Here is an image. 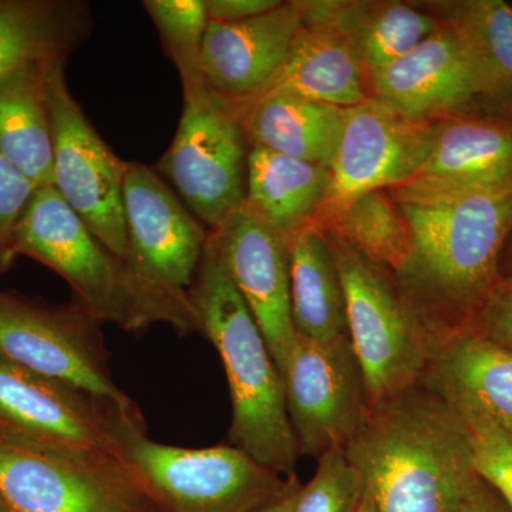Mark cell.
Returning a JSON list of instances; mask_svg holds the SVG:
<instances>
[{
    "mask_svg": "<svg viewBox=\"0 0 512 512\" xmlns=\"http://www.w3.org/2000/svg\"><path fill=\"white\" fill-rule=\"evenodd\" d=\"M0 505L5 512H143L153 508L113 454L47 450L2 437Z\"/></svg>",
    "mask_w": 512,
    "mask_h": 512,
    "instance_id": "cell-9",
    "label": "cell"
},
{
    "mask_svg": "<svg viewBox=\"0 0 512 512\" xmlns=\"http://www.w3.org/2000/svg\"><path fill=\"white\" fill-rule=\"evenodd\" d=\"M387 191L412 234L409 255L393 275L436 350L470 328L501 279L512 232V184L450 191L406 183Z\"/></svg>",
    "mask_w": 512,
    "mask_h": 512,
    "instance_id": "cell-1",
    "label": "cell"
},
{
    "mask_svg": "<svg viewBox=\"0 0 512 512\" xmlns=\"http://www.w3.org/2000/svg\"><path fill=\"white\" fill-rule=\"evenodd\" d=\"M143 512H158V511L154 510V508H150V510H146V511H143Z\"/></svg>",
    "mask_w": 512,
    "mask_h": 512,
    "instance_id": "cell-39",
    "label": "cell"
},
{
    "mask_svg": "<svg viewBox=\"0 0 512 512\" xmlns=\"http://www.w3.org/2000/svg\"><path fill=\"white\" fill-rule=\"evenodd\" d=\"M266 93L292 94L340 109L372 99L369 77L348 37L339 30L303 23L281 72L262 94Z\"/></svg>",
    "mask_w": 512,
    "mask_h": 512,
    "instance_id": "cell-23",
    "label": "cell"
},
{
    "mask_svg": "<svg viewBox=\"0 0 512 512\" xmlns=\"http://www.w3.org/2000/svg\"><path fill=\"white\" fill-rule=\"evenodd\" d=\"M0 274H2V271H0Z\"/></svg>",
    "mask_w": 512,
    "mask_h": 512,
    "instance_id": "cell-41",
    "label": "cell"
},
{
    "mask_svg": "<svg viewBox=\"0 0 512 512\" xmlns=\"http://www.w3.org/2000/svg\"><path fill=\"white\" fill-rule=\"evenodd\" d=\"M37 187L0 151V271L13 262V232Z\"/></svg>",
    "mask_w": 512,
    "mask_h": 512,
    "instance_id": "cell-32",
    "label": "cell"
},
{
    "mask_svg": "<svg viewBox=\"0 0 512 512\" xmlns=\"http://www.w3.org/2000/svg\"><path fill=\"white\" fill-rule=\"evenodd\" d=\"M284 384L301 456L345 450L369 421L372 404L349 338L318 343L298 336Z\"/></svg>",
    "mask_w": 512,
    "mask_h": 512,
    "instance_id": "cell-11",
    "label": "cell"
},
{
    "mask_svg": "<svg viewBox=\"0 0 512 512\" xmlns=\"http://www.w3.org/2000/svg\"><path fill=\"white\" fill-rule=\"evenodd\" d=\"M329 167L251 147L245 205L288 244L315 224L328 194Z\"/></svg>",
    "mask_w": 512,
    "mask_h": 512,
    "instance_id": "cell-24",
    "label": "cell"
},
{
    "mask_svg": "<svg viewBox=\"0 0 512 512\" xmlns=\"http://www.w3.org/2000/svg\"><path fill=\"white\" fill-rule=\"evenodd\" d=\"M235 104L249 147L329 167L345 109L284 93H266Z\"/></svg>",
    "mask_w": 512,
    "mask_h": 512,
    "instance_id": "cell-25",
    "label": "cell"
},
{
    "mask_svg": "<svg viewBox=\"0 0 512 512\" xmlns=\"http://www.w3.org/2000/svg\"><path fill=\"white\" fill-rule=\"evenodd\" d=\"M143 8L157 28L165 53L177 67L181 84L204 82L200 56L210 23L205 0H144Z\"/></svg>",
    "mask_w": 512,
    "mask_h": 512,
    "instance_id": "cell-29",
    "label": "cell"
},
{
    "mask_svg": "<svg viewBox=\"0 0 512 512\" xmlns=\"http://www.w3.org/2000/svg\"><path fill=\"white\" fill-rule=\"evenodd\" d=\"M473 74L477 101L512 123V8L503 0L433 2Z\"/></svg>",
    "mask_w": 512,
    "mask_h": 512,
    "instance_id": "cell-22",
    "label": "cell"
},
{
    "mask_svg": "<svg viewBox=\"0 0 512 512\" xmlns=\"http://www.w3.org/2000/svg\"><path fill=\"white\" fill-rule=\"evenodd\" d=\"M355 512H376L375 505H373L372 495H370L369 491H363L362 500H360L359 505H357Z\"/></svg>",
    "mask_w": 512,
    "mask_h": 512,
    "instance_id": "cell-37",
    "label": "cell"
},
{
    "mask_svg": "<svg viewBox=\"0 0 512 512\" xmlns=\"http://www.w3.org/2000/svg\"><path fill=\"white\" fill-rule=\"evenodd\" d=\"M282 3L281 0H205L208 19L228 23L258 18Z\"/></svg>",
    "mask_w": 512,
    "mask_h": 512,
    "instance_id": "cell-34",
    "label": "cell"
},
{
    "mask_svg": "<svg viewBox=\"0 0 512 512\" xmlns=\"http://www.w3.org/2000/svg\"><path fill=\"white\" fill-rule=\"evenodd\" d=\"M325 234L345 292L350 343L373 407L423 379L434 343L392 272L338 235Z\"/></svg>",
    "mask_w": 512,
    "mask_h": 512,
    "instance_id": "cell-6",
    "label": "cell"
},
{
    "mask_svg": "<svg viewBox=\"0 0 512 512\" xmlns=\"http://www.w3.org/2000/svg\"><path fill=\"white\" fill-rule=\"evenodd\" d=\"M301 26L292 2L242 22L210 20L200 56L208 89L238 104L254 100L281 72Z\"/></svg>",
    "mask_w": 512,
    "mask_h": 512,
    "instance_id": "cell-16",
    "label": "cell"
},
{
    "mask_svg": "<svg viewBox=\"0 0 512 512\" xmlns=\"http://www.w3.org/2000/svg\"><path fill=\"white\" fill-rule=\"evenodd\" d=\"M232 282L251 311L284 377L295 348L288 248L265 224L241 205L211 232Z\"/></svg>",
    "mask_w": 512,
    "mask_h": 512,
    "instance_id": "cell-15",
    "label": "cell"
},
{
    "mask_svg": "<svg viewBox=\"0 0 512 512\" xmlns=\"http://www.w3.org/2000/svg\"><path fill=\"white\" fill-rule=\"evenodd\" d=\"M64 66V62L53 64L46 74L53 131V188L101 244L127 261L123 208L127 163L107 146L74 100Z\"/></svg>",
    "mask_w": 512,
    "mask_h": 512,
    "instance_id": "cell-10",
    "label": "cell"
},
{
    "mask_svg": "<svg viewBox=\"0 0 512 512\" xmlns=\"http://www.w3.org/2000/svg\"><path fill=\"white\" fill-rule=\"evenodd\" d=\"M286 248L296 335L318 343L349 338L345 292L325 231L309 225Z\"/></svg>",
    "mask_w": 512,
    "mask_h": 512,
    "instance_id": "cell-26",
    "label": "cell"
},
{
    "mask_svg": "<svg viewBox=\"0 0 512 512\" xmlns=\"http://www.w3.org/2000/svg\"><path fill=\"white\" fill-rule=\"evenodd\" d=\"M456 409L467 427L474 471L512 512V434L483 414L464 407Z\"/></svg>",
    "mask_w": 512,
    "mask_h": 512,
    "instance_id": "cell-31",
    "label": "cell"
},
{
    "mask_svg": "<svg viewBox=\"0 0 512 512\" xmlns=\"http://www.w3.org/2000/svg\"><path fill=\"white\" fill-rule=\"evenodd\" d=\"M470 328L512 349V276L501 278L488 293Z\"/></svg>",
    "mask_w": 512,
    "mask_h": 512,
    "instance_id": "cell-33",
    "label": "cell"
},
{
    "mask_svg": "<svg viewBox=\"0 0 512 512\" xmlns=\"http://www.w3.org/2000/svg\"><path fill=\"white\" fill-rule=\"evenodd\" d=\"M320 229L338 235L392 274L404 264L412 247L409 222L387 190L360 195Z\"/></svg>",
    "mask_w": 512,
    "mask_h": 512,
    "instance_id": "cell-28",
    "label": "cell"
},
{
    "mask_svg": "<svg viewBox=\"0 0 512 512\" xmlns=\"http://www.w3.org/2000/svg\"><path fill=\"white\" fill-rule=\"evenodd\" d=\"M305 25L339 30L352 43L372 87L387 64L416 49L441 28V20L410 3L296 0Z\"/></svg>",
    "mask_w": 512,
    "mask_h": 512,
    "instance_id": "cell-19",
    "label": "cell"
},
{
    "mask_svg": "<svg viewBox=\"0 0 512 512\" xmlns=\"http://www.w3.org/2000/svg\"><path fill=\"white\" fill-rule=\"evenodd\" d=\"M191 301L217 349L232 402L231 446L278 476H295L301 451L286 409L284 377L210 235Z\"/></svg>",
    "mask_w": 512,
    "mask_h": 512,
    "instance_id": "cell-4",
    "label": "cell"
},
{
    "mask_svg": "<svg viewBox=\"0 0 512 512\" xmlns=\"http://www.w3.org/2000/svg\"><path fill=\"white\" fill-rule=\"evenodd\" d=\"M0 512H5V510L2 508V505H0Z\"/></svg>",
    "mask_w": 512,
    "mask_h": 512,
    "instance_id": "cell-40",
    "label": "cell"
},
{
    "mask_svg": "<svg viewBox=\"0 0 512 512\" xmlns=\"http://www.w3.org/2000/svg\"><path fill=\"white\" fill-rule=\"evenodd\" d=\"M505 247H507V252L501 256V259H503L505 256V265L508 266V274L503 276V278L512 276V232L510 238H508L507 244H505Z\"/></svg>",
    "mask_w": 512,
    "mask_h": 512,
    "instance_id": "cell-38",
    "label": "cell"
},
{
    "mask_svg": "<svg viewBox=\"0 0 512 512\" xmlns=\"http://www.w3.org/2000/svg\"><path fill=\"white\" fill-rule=\"evenodd\" d=\"M117 409L128 407L0 359L2 439L47 450L103 451L116 456L113 417Z\"/></svg>",
    "mask_w": 512,
    "mask_h": 512,
    "instance_id": "cell-13",
    "label": "cell"
},
{
    "mask_svg": "<svg viewBox=\"0 0 512 512\" xmlns=\"http://www.w3.org/2000/svg\"><path fill=\"white\" fill-rule=\"evenodd\" d=\"M434 123L406 119L373 97L345 109L328 194L313 225L322 228L366 192L413 180L429 157Z\"/></svg>",
    "mask_w": 512,
    "mask_h": 512,
    "instance_id": "cell-12",
    "label": "cell"
},
{
    "mask_svg": "<svg viewBox=\"0 0 512 512\" xmlns=\"http://www.w3.org/2000/svg\"><path fill=\"white\" fill-rule=\"evenodd\" d=\"M55 271L97 322L140 333L164 323L178 335L200 332L190 295L170 291L101 244L82 218L50 187L37 188L13 232L12 256Z\"/></svg>",
    "mask_w": 512,
    "mask_h": 512,
    "instance_id": "cell-3",
    "label": "cell"
},
{
    "mask_svg": "<svg viewBox=\"0 0 512 512\" xmlns=\"http://www.w3.org/2000/svg\"><path fill=\"white\" fill-rule=\"evenodd\" d=\"M93 30L82 0H0V84L67 62Z\"/></svg>",
    "mask_w": 512,
    "mask_h": 512,
    "instance_id": "cell-21",
    "label": "cell"
},
{
    "mask_svg": "<svg viewBox=\"0 0 512 512\" xmlns=\"http://www.w3.org/2000/svg\"><path fill=\"white\" fill-rule=\"evenodd\" d=\"M343 451L376 512H457L478 478L466 424L424 379L375 404Z\"/></svg>",
    "mask_w": 512,
    "mask_h": 512,
    "instance_id": "cell-2",
    "label": "cell"
},
{
    "mask_svg": "<svg viewBox=\"0 0 512 512\" xmlns=\"http://www.w3.org/2000/svg\"><path fill=\"white\" fill-rule=\"evenodd\" d=\"M100 326L76 301L47 306L0 291V359L116 406H136L111 376Z\"/></svg>",
    "mask_w": 512,
    "mask_h": 512,
    "instance_id": "cell-8",
    "label": "cell"
},
{
    "mask_svg": "<svg viewBox=\"0 0 512 512\" xmlns=\"http://www.w3.org/2000/svg\"><path fill=\"white\" fill-rule=\"evenodd\" d=\"M123 208L128 264L154 284L190 295L211 232L141 163H127Z\"/></svg>",
    "mask_w": 512,
    "mask_h": 512,
    "instance_id": "cell-14",
    "label": "cell"
},
{
    "mask_svg": "<svg viewBox=\"0 0 512 512\" xmlns=\"http://www.w3.org/2000/svg\"><path fill=\"white\" fill-rule=\"evenodd\" d=\"M457 512H511L503 498L480 477L468 491Z\"/></svg>",
    "mask_w": 512,
    "mask_h": 512,
    "instance_id": "cell-35",
    "label": "cell"
},
{
    "mask_svg": "<svg viewBox=\"0 0 512 512\" xmlns=\"http://www.w3.org/2000/svg\"><path fill=\"white\" fill-rule=\"evenodd\" d=\"M183 96L177 134L154 170L214 232L247 198L251 147L234 101L218 96L205 82L183 86Z\"/></svg>",
    "mask_w": 512,
    "mask_h": 512,
    "instance_id": "cell-7",
    "label": "cell"
},
{
    "mask_svg": "<svg viewBox=\"0 0 512 512\" xmlns=\"http://www.w3.org/2000/svg\"><path fill=\"white\" fill-rule=\"evenodd\" d=\"M372 97L394 113L424 123L471 114L477 103L466 57L443 22L434 35L373 77Z\"/></svg>",
    "mask_w": 512,
    "mask_h": 512,
    "instance_id": "cell-17",
    "label": "cell"
},
{
    "mask_svg": "<svg viewBox=\"0 0 512 512\" xmlns=\"http://www.w3.org/2000/svg\"><path fill=\"white\" fill-rule=\"evenodd\" d=\"M423 379L453 406L483 414L512 434V349L476 329L460 330L437 346Z\"/></svg>",
    "mask_w": 512,
    "mask_h": 512,
    "instance_id": "cell-20",
    "label": "cell"
},
{
    "mask_svg": "<svg viewBox=\"0 0 512 512\" xmlns=\"http://www.w3.org/2000/svg\"><path fill=\"white\" fill-rule=\"evenodd\" d=\"M52 66L28 70L0 84V151L37 188L53 185V131L46 87Z\"/></svg>",
    "mask_w": 512,
    "mask_h": 512,
    "instance_id": "cell-27",
    "label": "cell"
},
{
    "mask_svg": "<svg viewBox=\"0 0 512 512\" xmlns=\"http://www.w3.org/2000/svg\"><path fill=\"white\" fill-rule=\"evenodd\" d=\"M113 433L117 458L158 512H251L288 485L231 444L188 448L150 439L138 406L116 410Z\"/></svg>",
    "mask_w": 512,
    "mask_h": 512,
    "instance_id": "cell-5",
    "label": "cell"
},
{
    "mask_svg": "<svg viewBox=\"0 0 512 512\" xmlns=\"http://www.w3.org/2000/svg\"><path fill=\"white\" fill-rule=\"evenodd\" d=\"M365 484L345 451H330L318 458L315 476L302 485L293 512H355Z\"/></svg>",
    "mask_w": 512,
    "mask_h": 512,
    "instance_id": "cell-30",
    "label": "cell"
},
{
    "mask_svg": "<svg viewBox=\"0 0 512 512\" xmlns=\"http://www.w3.org/2000/svg\"><path fill=\"white\" fill-rule=\"evenodd\" d=\"M301 487V481H299L296 474L295 476L288 477V485H286L284 494L279 495L271 503L262 505V507L256 508V510L251 512H293L296 497H298Z\"/></svg>",
    "mask_w": 512,
    "mask_h": 512,
    "instance_id": "cell-36",
    "label": "cell"
},
{
    "mask_svg": "<svg viewBox=\"0 0 512 512\" xmlns=\"http://www.w3.org/2000/svg\"><path fill=\"white\" fill-rule=\"evenodd\" d=\"M407 183L450 191L511 185V121L474 114L437 120L429 157Z\"/></svg>",
    "mask_w": 512,
    "mask_h": 512,
    "instance_id": "cell-18",
    "label": "cell"
}]
</instances>
